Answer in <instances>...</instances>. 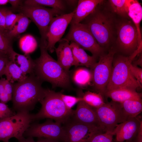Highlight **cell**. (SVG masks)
<instances>
[{"instance_id":"obj_1","label":"cell","mask_w":142,"mask_h":142,"mask_svg":"<svg viewBox=\"0 0 142 142\" xmlns=\"http://www.w3.org/2000/svg\"><path fill=\"white\" fill-rule=\"evenodd\" d=\"M98 4L80 23L87 26L97 43L105 51L114 47L119 16L111 10L108 2Z\"/></svg>"},{"instance_id":"obj_2","label":"cell","mask_w":142,"mask_h":142,"mask_svg":"<svg viewBox=\"0 0 142 142\" xmlns=\"http://www.w3.org/2000/svg\"><path fill=\"white\" fill-rule=\"evenodd\" d=\"M42 82L33 73L22 81L13 83L12 99L13 109L17 112L33 110L45 95L47 89L42 87Z\"/></svg>"},{"instance_id":"obj_3","label":"cell","mask_w":142,"mask_h":142,"mask_svg":"<svg viewBox=\"0 0 142 142\" xmlns=\"http://www.w3.org/2000/svg\"><path fill=\"white\" fill-rule=\"evenodd\" d=\"M40 54L34 60V73L43 82L50 83L52 87L67 89L70 87L69 73L66 72L48 54L47 47L40 44Z\"/></svg>"},{"instance_id":"obj_4","label":"cell","mask_w":142,"mask_h":142,"mask_svg":"<svg viewBox=\"0 0 142 142\" xmlns=\"http://www.w3.org/2000/svg\"><path fill=\"white\" fill-rule=\"evenodd\" d=\"M60 93L47 89L45 96L40 103V109L33 115L34 121L47 118L63 124L71 117L74 110L66 107L61 98Z\"/></svg>"},{"instance_id":"obj_5","label":"cell","mask_w":142,"mask_h":142,"mask_svg":"<svg viewBox=\"0 0 142 142\" xmlns=\"http://www.w3.org/2000/svg\"><path fill=\"white\" fill-rule=\"evenodd\" d=\"M115 54L113 60L110 78L105 92L120 88H126L136 90V89L141 88L142 86L133 76L130 71V65L132 62L129 56L120 54L116 55Z\"/></svg>"},{"instance_id":"obj_6","label":"cell","mask_w":142,"mask_h":142,"mask_svg":"<svg viewBox=\"0 0 142 142\" xmlns=\"http://www.w3.org/2000/svg\"><path fill=\"white\" fill-rule=\"evenodd\" d=\"M141 44L139 43L136 28L131 19L119 16L113 47L116 53L118 52L120 54L130 56Z\"/></svg>"},{"instance_id":"obj_7","label":"cell","mask_w":142,"mask_h":142,"mask_svg":"<svg viewBox=\"0 0 142 142\" xmlns=\"http://www.w3.org/2000/svg\"><path fill=\"white\" fill-rule=\"evenodd\" d=\"M16 9L31 19L38 28L41 35L40 44L47 46V34L49 24L54 17L64 14L60 11L40 6H30L24 4Z\"/></svg>"},{"instance_id":"obj_8","label":"cell","mask_w":142,"mask_h":142,"mask_svg":"<svg viewBox=\"0 0 142 142\" xmlns=\"http://www.w3.org/2000/svg\"><path fill=\"white\" fill-rule=\"evenodd\" d=\"M33 114L26 112H17L14 115L0 121V141L9 142L14 138L18 140L33 121Z\"/></svg>"},{"instance_id":"obj_9","label":"cell","mask_w":142,"mask_h":142,"mask_svg":"<svg viewBox=\"0 0 142 142\" xmlns=\"http://www.w3.org/2000/svg\"><path fill=\"white\" fill-rule=\"evenodd\" d=\"M74 42L84 50L90 52L97 58L105 54V51L101 47L86 25L80 23L70 24L69 31L63 38Z\"/></svg>"},{"instance_id":"obj_10","label":"cell","mask_w":142,"mask_h":142,"mask_svg":"<svg viewBox=\"0 0 142 142\" xmlns=\"http://www.w3.org/2000/svg\"><path fill=\"white\" fill-rule=\"evenodd\" d=\"M99 58V60L90 68L93 86L97 93L104 95L112 71L113 62L116 51L113 47Z\"/></svg>"},{"instance_id":"obj_11","label":"cell","mask_w":142,"mask_h":142,"mask_svg":"<svg viewBox=\"0 0 142 142\" xmlns=\"http://www.w3.org/2000/svg\"><path fill=\"white\" fill-rule=\"evenodd\" d=\"M94 109L99 126L104 132H113L117 125L129 118L121 103L113 100Z\"/></svg>"},{"instance_id":"obj_12","label":"cell","mask_w":142,"mask_h":142,"mask_svg":"<svg viewBox=\"0 0 142 142\" xmlns=\"http://www.w3.org/2000/svg\"><path fill=\"white\" fill-rule=\"evenodd\" d=\"M62 125L64 142H89L96 135L105 132L99 126L82 123L71 118Z\"/></svg>"},{"instance_id":"obj_13","label":"cell","mask_w":142,"mask_h":142,"mask_svg":"<svg viewBox=\"0 0 142 142\" xmlns=\"http://www.w3.org/2000/svg\"><path fill=\"white\" fill-rule=\"evenodd\" d=\"M23 136L28 137L49 138L64 142L65 135L62 124L54 122L49 119L42 123H34L31 124L24 133Z\"/></svg>"},{"instance_id":"obj_14","label":"cell","mask_w":142,"mask_h":142,"mask_svg":"<svg viewBox=\"0 0 142 142\" xmlns=\"http://www.w3.org/2000/svg\"><path fill=\"white\" fill-rule=\"evenodd\" d=\"M75 9L68 13L54 17L51 21L48 30L47 49L52 53L55 51L56 43L59 42L70 23L75 12Z\"/></svg>"},{"instance_id":"obj_15","label":"cell","mask_w":142,"mask_h":142,"mask_svg":"<svg viewBox=\"0 0 142 142\" xmlns=\"http://www.w3.org/2000/svg\"><path fill=\"white\" fill-rule=\"evenodd\" d=\"M142 120L139 116L129 118L124 121L118 124L113 132L116 135V141L130 140L137 135Z\"/></svg>"},{"instance_id":"obj_16","label":"cell","mask_w":142,"mask_h":142,"mask_svg":"<svg viewBox=\"0 0 142 142\" xmlns=\"http://www.w3.org/2000/svg\"><path fill=\"white\" fill-rule=\"evenodd\" d=\"M71 118L82 123L100 127L95 109L82 100L78 103Z\"/></svg>"},{"instance_id":"obj_17","label":"cell","mask_w":142,"mask_h":142,"mask_svg":"<svg viewBox=\"0 0 142 142\" xmlns=\"http://www.w3.org/2000/svg\"><path fill=\"white\" fill-rule=\"evenodd\" d=\"M58 47L56 48L57 58V61L63 68L69 73L70 67L74 64V60L69 42L63 39H61Z\"/></svg>"},{"instance_id":"obj_18","label":"cell","mask_w":142,"mask_h":142,"mask_svg":"<svg viewBox=\"0 0 142 142\" xmlns=\"http://www.w3.org/2000/svg\"><path fill=\"white\" fill-rule=\"evenodd\" d=\"M104 0H78L75 12L70 23V24L80 23L92 13L97 6L103 2Z\"/></svg>"},{"instance_id":"obj_19","label":"cell","mask_w":142,"mask_h":142,"mask_svg":"<svg viewBox=\"0 0 142 142\" xmlns=\"http://www.w3.org/2000/svg\"><path fill=\"white\" fill-rule=\"evenodd\" d=\"M70 45L73 53L74 65L76 67L85 66L91 68L97 62V58L88 55L85 50L73 42H71Z\"/></svg>"},{"instance_id":"obj_20","label":"cell","mask_w":142,"mask_h":142,"mask_svg":"<svg viewBox=\"0 0 142 142\" xmlns=\"http://www.w3.org/2000/svg\"><path fill=\"white\" fill-rule=\"evenodd\" d=\"M104 95L112 100L121 103L129 100H141L142 94L136 90L126 88H120L106 91Z\"/></svg>"},{"instance_id":"obj_21","label":"cell","mask_w":142,"mask_h":142,"mask_svg":"<svg viewBox=\"0 0 142 142\" xmlns=\"http://www.w3.org/2000/svg\"><path fill=\"white\" fill-rule=\"evenodd\" d=\"M128 15L135 25L138 32L139 42L142 44L140 24L142 19V7L137 0H128Z\"/></svg>"},{"instance_id":"obj_22","label":"cell","mask_w":142,"mask_h":142,"mask_svg":"<svg viewBox=\"0 0 142 142\" xmlns=\"http://www.w3.org/2000/svg\"><path fill=\"white\" fill-rule=\"evenodd\" d=\"M26 75L34 73L35 63L28 54L22 55L14 51L10 59Z\"/></svg>"},{"instance_id":"obj_23","label":"cell","mask_w":142,"mask_h":142,"mask_svg":"<svg viewBox=\"0 0 142 142\" xmlns=\"http://www.w3.org/2000/svg\"><path fill=\"white\" fill-rule=\"evenodd\" d=\"M18 18L13 28L6 31L4 35L11 40L17 37L26 29L31 20L24 14L20 13Z\"/></svg>"},{"instance_id":"obj_24","label":"cell","mask_w":142,"mask_h":142,"mask_svg":"<svg viewBox=\"0 0 142 142\" xmlns=\"http://www.w3.org/2000/svg\"><path fill=\"white\" fill-rule=\"evenodd\" d=\"M6 79L12 83L20 82L24 80L28 75L25 74L20 68L12 61L7 63L4 73Z\"/></svg>"},{"instance_id":"obj_25","label":"cell","mask_w":142,"mask_h":142,"mask_svg":"<svg viewBox=\"0 0 142 142\" xmlns=\"http://www.w3.org/2000/svg\"><path fill=\"white\" fill-rule=\"evenodd\" d=\"M72 79L78 86L84 87L92 82V74L91 70L83 67H79L74 71Z\"/></svg>"},{"instance_id":"obj_26","label":"cell","mask_w":142,"mask_h":142,"mask_svg":"<svg viewBox=\"0 0 142 142\" xmlns=\"http://www.w3.org/2000/svg\"><path fill=\"white\" fill-rule=\"evenodd\" d=\"M120 103L123 111L128 118L136 117L142 111V100H128Z\"/></svg>"},{"instance_id":"obj_27","label":"cell","mask_w":142,"mask_h":142,"mask_svg":"<svg viewBox=\"0 0 142 142\" xmlns=\"http://www.w3.org/2000/svg\"><path fill=\"white\" fill-rule=\"evenodd\" d=\"M23 4L48 6L63 12L66 9L67 4L66 0H27L24 1Z\"/></svg>"},{"instance_id":"obj_28","label":"cell","mask_w":142,"mask_h":142,"mask_svg":"<svg viewBox=\"0 0 142 142\" xmlns=\"http://www.w3.org/2000/svg\"><path fill=\"white\" fill-rule=\"evenodd\" d=\"M82 100L91 107L97 108L102 105L105 103L103 96L100 93L89 91L82 93L78 92Z\"/></svg>"},{"instance_id":"obj_29","label":"cell","mask_w":142,"mask_h":142,"mask_svg":"<svg viewBox=\"0 0 142 142\" xmlns=\"http://www.w3.org/2000/svg\"><path fill=\"white\" fill-rule=\"evenodd\" d=\"M109 4L112 12L122 18H130L128 15V0H109Z\"/></svg>"},{"instance_id":"obj_30","label":"cell","mask_w":142,"mask_h":142,"mask_svg":"<svg viewBox=\"0 0 142 142\" xmlns=\"http://www.w3.org/2000/svg\"><path fill=\"white\" fill-rule=\"evenodd\" d=\"M14 52L12 40L0 31V53L7 56L10 60Z\"/></svg>"},{"instance_id":"obj_31","label":"cell","mask_w":142,"mask_h":142,"mask_svg":"<svg viewBox=\"0 0 142 142\" xmlns=\"http://www.w3.org/2000/svg\"><path fill=\"white\" fill-rule=\"evenodd\" d=\"M19 15V13L15 14L13 13L11 10L7 8L5 16L6 31L10 30L13 28L18 18Z\"/></svg>"},{"instance_id":"obj_32","label":"cell","mask_w":142,"mask_h":142,"mask_svg":"<svg viewBox=\"0 0 142 142\" xmlns=\"http://www.w3.org/2000/svg\"><path fill=\"white\" fill-rule=\"evenodd\" d=\"M77 97L64 94L60 93L61 98L66 107L69 109L72 108L77 103L82 100L80 95L79 93Z\"/></svg>"},{"instance_id":"obj_33","label":"cell","mask_w":142,"mask_h":142,"mask_svg":"<svg viewBox=\"0 0 142 142\" xmlns=\"http://www.w3.org/2000/svg\"><path fill=\"white\" fill-rule=\"evenodd\" d=\"M114 132H105L95 135L89 142H113Z\"/></svg>"},{"instance_id":"obj_34","label":"cell","mask_w":142,"mask_h":142,"mask_svg":"<svg viewBox=\"0 0 142 142\" xmlns=\"http://www.w3.org/2000/svg\"><path fill=\"white\" fill-rule=\"evenodd\" d=\"M130 69L133 76L138 83L142 86V69L137 66L133 64L132 63L130 65Z\"/></svg>"},{"instance_id":"obj_35","label":"cell","mask_w":142,"mask_h":142,"mask_svg":"<svg viewBox=\"0 0 142 142\" xmlns=\"http://www.w3.org/2000/svg\"><path fill=\"white\" fill-rule=\"evenodd\" d=\"M0 112L6 118L12 116L16 114L9 108L5 103L1 102Z\"/></svg>"},{"instance_id":"obj_36","label":"cell","mask_w":142,"mask_h":142,"mask_svg":"<svg viewBox=\"0 0 142 142\" xmlns=\"http://www.w3.org/2000/svg\"><path fill=\"white\" fill-rule=\"evenodd\" d=\"M6 8H0V31L4 34L6 31L5 16Z\"/></svg>"},{"instance_id":"obj_37","label":"cell","mask_w":142,"mask_h":142,"mask_svg":"<svg viewBox=\"0 0 142 142\" xmlns=\"http://www.w3.org/2000/svg\"><path fill=\"white\" fill-rule=\"evenodd\" d=\"M9 60L8 57L7 56L0 57V77L4 75L6 65Z\"/></svg>"},{"instance_id":"obj_38","label":"cell","mask_w":142,"mask_h":142,"mask_svg":"<svg viewBox=\"0 0 142 142\" xmlns=\"http://www.w3.org/2000/svg\"><path fill=\"white\" fill-rule=\"evenodd\" d=\"M13 84L9 81L5 79L4 82L5 92L12 98L13 92Z\"/></svg>"},{"instance_id":"obj_39","label":"cell","mask_w":142,"mask_h":142,"mask_svg":"<svg viewBox=\"0 0 142 142\" xmlns=\"http://www.w3.org/2000/svg\"><path fill=\"white\" fill-rule=\"evenodd\" d=\"M22 2V1L21 0H8V2L11 4L12 8L16 9L23 4Z\"/></svg>"},{"instance_id":"obj_40","label":"cell","mask_w":142,"mask_h":142,"mask_svg":"<svg viewBox=\"0 0 142 142\" xmlns=\"http://www.w3.org/2000/svg\"><path fill=\"white\" fill-rule=\"evenodd\" d=\"M36 142H60L59 141L53 139L47 138H38Z\"/></svg>"},{"instance_id":"obj_41","label":"cell","mask_w":142,"mask_h":142,"mask_svg":"<svg viewBox=\"0 0 142 142\" xmlns=\"http://www.w3.org/2000/svg\"><path fill=\"white\" fill-rule=\"evenodd\" d=\"M137 58L136 59L135 61L133 60L132 62H134V65L137 66V65L142 66V53H141L137 56Z\"/></svg>"},{"instance_id":"obj_42","label":"cell","mask_w":142,"mask_h":142,"mask_svg":"<svg viewBox=\"0 0 142 142\" xmlns=\"http://www.w3.org/2000/svg\"><path fill=\"white\" fill-rule=\"evenodd\" d=\"M18 140V142H36L32 137L25 138L23 136Z\"/></svg>"},{"instance_id":"obj_43","label":"cell","mask_w":142,"mask_h":142,"mask_svg":"<svg viewBox=\"0 0 142 142\" xmlns=\"http://www.w3.org/2000/svg\"><path fill=\"white\" fill-rule=\"evenodd\" d=\"M137 142H142V123H141L137 135Z\"/></svg>"},{"instance_id":"obj_44","label":"cell","mask_w":142,"mask_h":142,"mask_svg":"<svg viewBox=\"0 0 142 142\" xmlns=\"http://www.w3.org/2000/svg\"><path fill=\"white\" fill-rule=\"evenodd\" d=\"M5 79L3 78H1L0 79V95L5 92L4 82Z\"/></svg>"},{"instance_id":"obj_45","label":"cell","mask_w":142,"mask_h":142,"mask_svg":"<svg viewBox=\"0 0 142 142\" xmlns=\"http://www.w3.org/2000/svg\"><path fill=\"white\" fill-rule=\"evenodd\" d=\"M8 2V0H0V6L6 4Z\"/></svg>"},{"instance_id":"obj_46","label":"cell","mask_w":142,"mask_h":142,"mask_svg":"<svg viewBox=\"0 0 142 142\" xmlns=\"http://www.w3.org/2000/svg\"><path fill=\"white\" fill-rule=\"evenodd\" d=\"M0 112V121L4 118H6Z\"/></svg>"},{"instance_id":"obj_47","label":"cell","mask_w":142,"mask_h":142,"mask_svg":"<svg viewBox=\"0 0 142 142\" xmlns=\"http://www.w3.org/2000/svg\"><path fill=\"white\" fill-rule=\"evenodd\" d=\"M5 55H4V54H2V53H0V57H2V56H5ZM6 56H7V55H6Z\"/></svg>"},{"instance_id":"obj_48","label":"cell","mask_w":142,"mask_h":142,"mask_svg":"<svg viewBox=\"0 0 142 142\" xmlns=\"http://www.w3.org/2000/svg\"><path fill=\"white\" fill-rule=\"evenodd\" d=\"M116 142H128V141H120V142H118V141H116Z\"/></svg>"},{"instance_id":"obj_49","label":"cell","mask_w":142,"mask_h":142,"mask_svg":"<svg viewBox=\"0 0 142 142\" xmlns=\"http://www.w3.org/2000/svg\"></svg>"}]
</instances>
